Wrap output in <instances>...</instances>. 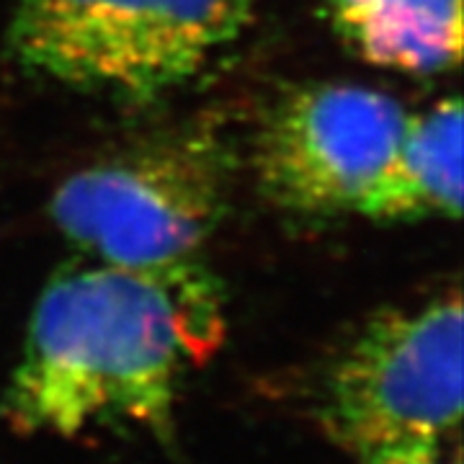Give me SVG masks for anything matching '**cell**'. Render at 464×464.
Returning <instances> with one entry per match:
<instances>
[{
    "mask_svg": "<svg viewBox=\"0 0 464 464\" xmlns=\"http://www.w3.org/2000/svg\"><path fill=\"white\" fill-rule=\"evenodd\" d=\"M362 464H462V436L384 451Z\"/></svg>",
    "mask_w": 464,
    "mask_h": 464,
    "instance_id": "8",
    "label": "cell"
},
{
    "mask_svg": "<svg viewBox=\"0 0 464 464\" xmlns=\"http://www.w3.org/2000/svg\"><path fill=\"white\" fill-rule=\"evenodd\" d=\"M253 14L256 0H16L8 50L36 78L148 101L197 78Z\"/></svg>",
    "mask_w": 464,
    "mask_h": 464,
    "instance_id": "2",
    "label": "cell"
},
{
    "mask_svg": "<svg viewBox=\"0 0 464 464\" xmlns=\"http://www.w3.org/2000/svg\"><path fill=\"white\" fill-rule=\"evenodd\" d=\"M411 114L398 99L348 83L299 88L268 114L256 173L268 199L302 215L353 212L390 163Z\"/></svg>",
    "mask_w": 464,
    "mask_h": 464,
    "instance_id": "5",
    "label": "cell"
},
{
    "mask_svg": "<svg viewBox=\"0 0 464 464\" xmlns=\"http://www.w3.org/2000/svg\"><path fill=\"white\" fill-rule=\"evenodd\" d=\"M310 413L359 464L462 436L459 292L369 317L315 374Z\"/></svg>",
    "mask_w": 464,
    "mask_h": 464,
    "instance_id": "3",
    "label": "cell"
},
{
    "mask_svg": "<svg viewBox=\"0 0 464 464\" xmlns=\"http://www.w3.org/2000/svg\"><path fill=\"white\" fill-rule=\"evenodd\" d=\"M230 155L212 130L158 137L75 170L50 215L85 258L163 266L197 258L227 209Z\"/></svg>",
    "mask_w": 464,
    "mask_h": 464,
    "instance_id": "4",
    "label": "cell"
},
{
    "mask_svg": "<svg viewBox=\"0 0 464 464\" xmlns=\"http://www.w3.org/2000/svg\"><path fill=\"white\" fill-rule=\"evenodd\" d=\"M222 333V289L197 258H81L36 299L0 418L24 436L168 433L183 384L215 356Z\"/></svg>",
    "mask_w": 464,
    "mask_h": 464,
    "instance_id": "1",
    "label": "cell"
},
{
    "mask_svg": "<svg viewBox=\"0 0 464 464\" xmlns=\"http://www.w3.org/2000/svg\"><path fill=\"white\" fill-rule=\"evenodd\" d=\"M341 42L364 63L439 75L462 60V0H323Z\"/></svg>",
    "mask_w": 464,
    "mask_h": 464,
    "instance_id": "7",
    "label": "cell"
},
{
    "mask_svg": "<svg viewBox=\"0 0 464 464\" xmlns=\"http://www.w3.org/2000/svg\"><path fill=\"white\" fill-rule=\"evenodd\" d=\"M374 222L457 219L462 215V103L439 101L411 114L390 163L353 209Z\"/></svg>",
    "mask_w": 464,
    "mask_h": 464,
    "instance_id": "6",
    "label": "cell"
}]
</instances>
